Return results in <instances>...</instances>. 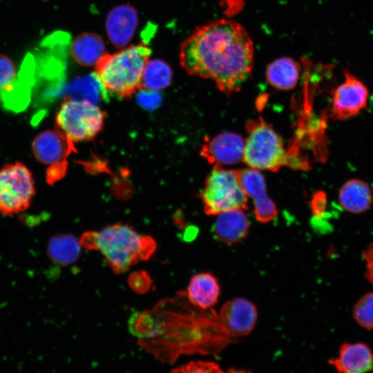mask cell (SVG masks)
Wrapping results in <instances>:
<instances>
[{
	"instance_id": "12",
	"label": "cell",
	"mask_w": 373,
	"mask_h": 373,
	"mask_svg": "<svg viewBox=\"0 0 373 373\" xmlns=\"http://www.w3.org/2000/svg\"><path fill=\"white\" fill-rule=\"evenodd\" d=\"M32 148L37 160L48 165L66 161L68 156L75 151L74 143L57 128L39 133L35 137Z\"/></svg>"
},
{
	"instance_id": "17",
	"label": "cell",
	"mask_w": 373,
	"mask_h": 373,
	"mask_svg": "<svg viewBox=\"0 0 373 373\" xmlns=\"http://www.w3.org/2000/svg\"><path fill=\"white\" fill-rule=\"evenodd\" d=\"M339 203L346 211L360 214L367 211L373 202V193L369 184L360 179L345 182L339 190Z\"/></svg>"
},
{
	"instance_id": "21",
	"label": "cell",
	"mask_w": 373,
	"mask_h": 373,
	"mask_svg": "<svg viewBox=\"0 0 373 373\" xmlns=\"http://www.w3.org/2000/svg\"><path fill=\"white\" fill-rule=\"evenodd\" d=\"M172 77V69L164 61L149 60L143 72L141 89L158 91L169 86Z\"/></svg>"
},
{
	"instance_id": "29",
	"label": "cell",
	"mask_w": 373,
	"mask_h": 373,
	"mask_svg": "<svg viewBox=\"0 0 373 373\" xmlns=\"http://www.w3.org/2000/svg\"><path fill=\"white\" fill-rule=\"evenodd\" d=\"M314 211L318 215L323 214L326 207V196L324 193H319L315 199Z\"/></svg>"
},
{
	"instance_id": "15",
	"label": "cell",
	"mask_w": 373,
	"mask_h": 373,
	"mask_svg": "<svg viewBox=\"0 0 373 373\" xmlns=\"http://www.w3.org/2000/svg\"><path fill=\"white\" fill-rule=\"evenodd\" d=\"M213 233L220 242L233 245L244 240L249 234L250 222L244 209H236L217 215Z\"/></svg>"
},
{
	"instance_id": "27",
	"label": "cell",
	"mask_w": 373,
	"mask_h": 373,
	"mask_svg": "<svg viewBox=\"0 0 373 373\" xmlns=\"http://www.w3.org/2000/svg\"><path fill=\"white\" fill-rule=\"evenodd\" d=\"M144 90L138 95V102L145 108L153 109L160 104V96L155 90Z\"/></svg>"
},
{
	"instance_id": "14",
	"label": "cell",
	"mask_w": 373,
	"mask_h": 373,
	"mask_svg": "<svg viewBox=\"0 0 373 373\" xmlns=\"http://www.w3.org/2000/svg\"><path fill=\"white\" fill-rule=\"evenodd\" d=\"M137 23V12L131 6L121 5L114 8L106 21L110 41L117 47L125 46L133 37Z\"/></svg>"
},
{
	"instance_id": "1",
	"label": "cell",
	"mask_w": 373,
	"mask_h": 373,
	"mask_svg": "<svg viewBox=\"0 0 373 373\" xmlns=\"http://www.w3.org/2000/svg\"><path fill=\"white\" fill-rule=\"evenodd\" d=\"M179 57L189 75L211 79L230 95L251 76L254 47L241 24L219 19L195 29L181 44Z\"/></svg>"
},
{
	"instance_id": "8",
	"label": "cell",
	"mask_w": 373,
	"mask_h": 373,
	"mask_svg": "<svg viewBox=\"0 0 373 373\" xmlns=\"http://www.w3.org/2000/svg\"><path fill=\"white\" fill-rule=\"evenodd\" d=\"M344 81L332 91V116L344 120L354 117L366 108L369 90L365 84L344 70Z\"/></svg>"
},
{
	"instance_id": "28",
	"label": "cell",
	"mask_w": 373,
	"mask_h": 373,
	"mask_svg": "<svg viewBox=\"0 0 373 373\" xmlns=\"http://www.w3.org/2000/svg\"><path fill=\"white\" fill-rule=\"evenodd\" d=\"M362 256L365 262V278L373 285V242L363 251Z\"/></svg>"
},
{
	"instance_id": "2",
	"label": "cell",
	"mask_w": 373,
	"mask_h": 373,
	"mask_svg": "<svg viewBox=\"0 0 373 373\" xmlns=\"http://www.w3.org/2000/svg\"><path fill=\"white\" fill-rule=\"evenodd\" d=\"M79 242L86 249L100 252L116 274L124 273L138 262L148 260L156 249V242L152 237L140 234L124 224L84 232Z\"/></svg>"
},
{
	"instance_id": "18",
	"label": "cell",
	"mask_w": 373,
	"mask_h": 373,
	"mask_svg": "<svg viewBox=\"0 0 373 373\" xmlns=\"http://www.w3.org/2000/svg\"><path fill=\"white\" fill-rule=\"evenodd\" d=\"M300 68L297 61L283 57L272 61L266 68L265 77L269 84L279 90L294 88L298 82Z\"/></svg>"
},
{
	"instance_id": "24",
	"label": "cell",
	"mask_w": 373,
	"mask_h": 373,
	"mask_svg": "<svg viewBox=\"0 0 373 373\" xmlns=\"http://www.w3.org/2000/svg\"><path fill=\"white\" fill-rule=\"evenodd\" d=\"M175 372L218 373L223 371L215 362L207 361H191L172 370Z\"/></svg>"
},
{
	"instance_id": "23",
	"label": "cell",
	"mask_w": 373,
	"mask_h": 373,
	"mask_svg": "<svg viewBox=\"0 0 373 373\" xmlns=\"http://www.w3.org/2000/svg\"><path fill=\"white\" fill-rule=\"evenodd\" d=\"M352 315L361 327L373 329V291L365 294L357 300L353 307Z\"/></svg>"
},
{
	"instance_id": "19",
	"label": "cell",
	"mask_w": 373,
	"mask_h": 373,
	"mask_svg": "<svg viewBox=\"0 0 373 373\" xmlns=\"http://www.w3.org/2000/svg\"><path fill=\"white\" fill-rule=\"evenodd\" d=\"M106 46L103 39L92 32H84L73 41L70 53L73 59L84 66H95L105 53Z\"/></svg>"
},
{
	"instance_id": "9",
	"label": "cell",
	"mask_w": 373,
	"mask_h": 373,
	"mask_svg": "<svg viewBox=\"0 0 373 373\" xmlns=\"http://www.w3.org/2000/svg\"><path fill=\"white\" fill-rule=\"evenodd\" d=\"M217 318L230 337H243L254 330L258 320V310L251 301L238 297L225 302Z\"/></svg>"
},
{
	"instance_id": "10",
	"label": "cell",
	"mask_w": 373,
	"mask_h": 373,
	"mask_svg": "<svg viewBox=\"0 0 373 373\" xmlns=\"http://www.w3.org/2000/svg\"><path fill=\"white\" fill-rule=\"evenodd\" d=\"M239 182L247 195L252 199L254 215L258 221L267 223L277 216L276 204L267 193L265 178L259 170L247 168L236 171Z\"/></svg>"
},
{
	"instance_id": "25",
	"label": "cell",
	"mask_w": 373,
	"mask_h": 373,
	"mask_svg": "<svg viewBox=\"0 0 373 373\" xmlns=\"http://www.w3.org/2000/svg\"><path fill=\"white\" fill-rule=\"evenodd\" d=\"M128 283L133 290L137 293H145L151 286L149 275L144 271L132 273L128 278Z\"/></svg>"
},
{
	"instance_id": "3",
	"label": "cell",
	"mask_w": 373,
	"mask_h": 373,
	"mask_svg": "<svg viewBox=\"0 0 373 373\" xmlns=\"http://www.w3.org/2000/svg\"><path fill=\"white\" fill-rule=\"evenodd\" d=\"M151 49L145 44L131 45L114 53L105 52L95 65L94 75L105 97H128L141 89L144 70Z\"/></svg>"
},
{
	"instance_id": "20",
	"label": "cell",
	"mask_w": 373,
	"mask_h": 373,
	"mask_svg": "<svg viewBox=\"0 0 373 373\" xmlns=\"http://www.w3.org/2000/svg\"><path fill=\"white\" fill-rule=\"evenodd\" d=\"M82 247L72 234H59L52 236L48 245L49 258L55 263L68 266L75 263L79 258Z\"/></svg>"
},
{
	"instance_id": "5",
	"label": "cell",
	"mask_w": 373,
	"mask_h": 373,
	"mask_svg": "<svg viewBox=\"0 0 373 373\" xmlns=\"http://www.w3.org/2000/svg\"><path fill=\"white\" fill-rule=\"evenodd\" d=\"M105 113L95 104L67 98L56 115L57 128L73 143L94 137L102 128Z\"/></svg>"
},
{
	"instance_id": "6",
	"label": "cell",
	"mask_w": 373,
	"mask_h": 373,
	"mask_svg": "<svg viewBox=\"0 0 373 373\" xmlns=\"http://www.w3.org/2000/svg\"><path fill=\"white\" fill-rule=\"evenodd\" d=\"M204 211L209 216L231 209L247 208V196L244 192L236 171L214 166L205 182L201 194Z\"/></svg>"
},
{
	"instance_id": "16",
	"label": "cell",
	"mask_w": 373,
	"mask_h": 373,
	"mask_svg": "<svg viewBox=\"0 0 373 373\" xmlns=\"http://www.w3.org/2000/svg\"><path fill=\"white\" fill-rule=\"evenodd\" d=\"M220 286L218 279L209 272L193 275L187 288L189 302L201 309L213 307L218 301Z\"/></svg>"
},
{
	"instance_id": "13",
	"label": "cell",
	"mask_w": 373,
	"mask_h": 373,
	"mask_svg": "<svg viewBox=\"0 0 373 373\" xmlns=\"http://www.w3.org/2000/svg\"><path fill=\"white\" fill-rule=\"evenodd\" d=\"M328 363L338 372L364 373L373 371V352L366 343H344L338 355Z\"/></svg>"
},
{
	"instance_id": "4",
	"label": "cell",
	"mask_w": 373,
	"mask_h": 373,
	"mask_svg": "<svg viewBox=\"0 0 373 373\" xmlns=\"http://www.w3.org/2000/svg\"><path fill=\"white\" fill-rule=\"evenodd\" d=\"M245 128L242 161L249 167L276 172L287 164L283 140L270 124L259 117L248 121Z\"/></svg>"
},
{
	"instance_id": "22",
	"label": "cell",
	"mask_w": 373,
	"mask_h": 373,
	"mask_svg": "<svg viewBox=\"0 0 373 373\" xmlns=\"http://www.w3.org/2000/svg\"><path fill=\"white\" fill-rule=\"evenodd\" d=\"M20 73L10 57L0 53V101L2 103L16 88Z\"/></svg>"
},
{
	"instance_id": "11",
	"label": "cell",
	"mask_w": 373,
	"mask_h": 373,
	"mask_svg": "<svg viewBox=\"0 0 373 373\" xmlns=\"http://www.w3.org/2000/svg\"><path fill=\"white\" fill-rule=\"evenodd\" d=\"M245 140L234 133H220L206 141L201 155L214 166L232 165L242 161Z\"/></svg>"
},
{
	"instance_id": "7",
	"label": "cell",
	"mask_w": 373,
	"mask_h": 373,
	"mask_svg": "<svg viewBox=\"0 0 373 373\" xmlns=\"http://www.w3.org/2000/svg\"><path fill=\"white\" fill-rule=\"evenodd\" d=\"M35 192L32 175L23 164H7L0 169V214L11 216L26 211Z\"/></svg>"
},
{
	"instance_id": "26",
	"label": "cell",
	"mask_w": 373,
	"mask_h": 373,
	"mask_svg": "<svg viewBox=\"0 0 373 373\" xmlns=\"http://www.w3.org/2000/svg\"><path fill=\"white\" fill-rule=\"evenodd\" d=\"M67 170V162H61L50 165L46 171V179L49 184H52L61 179Z\"/></svg>"
}]
</instances>
